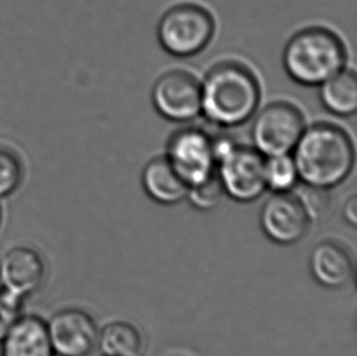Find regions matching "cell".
I'll use <instances>...</instances> for the list:
<instances>
[{
  "instance_id": "22",
  "label": "cell",
  "mask_w": 357,
  "mask_h": 356,
  "mask_svg": "<svg viewBox=\"0 0 357 356\" xmlns=\"http://www.w3.org/2000/svg\"><path fill=\"white\" fill-rule=\"evenodd\" d=\"M344 217L345 220L351 223V225H356L357 222V200L356 198L353 197L345 204L344 207Z\"/></svg>"
},
{
  "instance_id": "18",
  "label": "cell",
  "mask_w": 357,
  "mask_h": 356,
  "mask_svg": "<svg viewBox=\"0 0 357 356\" xmlns=\"http://www.w3.org/2000/svg\"><path fill=\"white\" fill-rule=\"evenodd\" d=\"M24 179V163L17 153L0 145V199L19 189Z\"/></svg>"
},
{
  "instance_id": "2",
  "label": "cell",
  "mask_w": 357,
  "mask_h": 356,
  "mask_svg": "<svg viewBox=\"0 0 357 356\" xmlns=\"http://www.w3.org/2000/svg\"><path fill=\"white\" fill-rule=\"evenodd\" d=\"M260 87L250 70L227 61L213 68L202 86V111L220 126L244 124L255 112Z\"/></svg>"
},
{
  "instance_id": "17",
  "label": "cell",
  "mask_w": 357,
  "mask_h": 356,
  "mask_svg": "<svg viewBox=\"0 0 357 356\" xmlns=\"http://www.w3.org/2000/svg\"><path fill=\"white\" fill-rule=\"evenodd\" d=\"M294 160L289 155L272 156L266 161V184L275 192H287L298 181Z\"/></svg>"
},
{
  "instance_id": "16",
  "label": "cell",
  "mask_w": 357,
  "mask_h": 356,
  "mask_svg": "<svg viewBox=\"0 0 357 356\" xmlns=\"http://www.w3.org/2000/svg\"><path fill=\"white\" fill-rule=\"evenodd\" d=\"M98 342L105 356H137L142 338L135 327L127 322H112L98 334Z\"/></svg>"
},
{
  "instance_id": "21",
  "label": "cell",
  "mask_w": 357,
  "mask_h": 356,
  "mask_svg": "<svg viewBox=\"0 0 357 356\" xmlns=\"http://www.w3.org/2000/svg\"><path fill=\"white\" fill-rule=\"evenodd\" d=\"M22 302L0 288V342L19 318Z\"/></svg>"
},
{
  "instance_id": "9",
  "label": "cell",
  "mask_w": 357,
  "mask_h": 356,
  "mask_svg": "<svg viewBox=\"0 0 357 356\" xmlns=\"http://www.w3.org/2000/svg\"><path fill=\"white\" fill-rule=\"evenodd\" d=\"M55 356H88L98 342V329L91 315L79 309H65L47 322Z\"/></svg>"
},
{
  "instance_id": "12",
  "label": "cell",
  "mask_w": 357,
  "mask_h": 356,
  "mask_svg": "<svg viewBox=\"0 0 357 356\" xmlns=\"http://www.w3.org/2000/svg\"><path fill=\"white\" fill-rule=\"evenodd\" d=\"M0 344L1 356H55L47 322L33 315H20Z\"/></svg>"
},
{
  "instance_id": "20",
  "label": "cell",
  "mask_w": 357,
  "mask_h": 356,
  "mask_svg": "<svg viewBox=\"0 0 357 356\" xmlns=\"http://www.w3.org/2000/svg\"><path fill=\"white\" fill-rule=\"evenodd\" d=\"M303 204L310 218H317L324 215L329 207V195L324 188L312 187L305 184V187L296 195Z\"/></svg>"
},
{
  "instance_id": "4",
  "label": "cell",
  "mask_w": 357,
  "mask_h": 356,
  "mask_svg": "<svg viewBox=\"0 0 357 356\" xmlns=\"http://www.w3.org/2000/svg\"><path fill=\"white\" fill-rule=\"evenodd\" d=\"M213 153L225 192L239 202H251L260 197L267 187L262 154L228 140L213 142Z\"/></svg>"
},
{
  "instance_id": "8",
  "label": "cell",
  "mask_w": 357,
  "mask_h": 356,
  "mask_svg": "<svg viewBox=\"0 0 357 356\" xmlns=\"http://www.w3.org/2000/svg\"><path fill=\"white\" fill-rule=\"evenodd\" d=\"M153 103L166 119L192 120L202 111V86L190 73L171 71L155 83Z\"/></svg>"
},
{
  "instance_id": "7",
  "label": "cell",
  "mask_w": 357,
  "mask_h": 356,
  "mask_svg": "<svg viewBox=\"0 0 357 356\" xmlns=\"http://www.w3.org/2000/svg\"><path fill=\"white\" fill-rule=\"evenodd\" d=\"M167 159L190 187L213 175L216 165L213 142L203 131H181L171 138Z\"/></svg>"
},
{
  "instance_id": "19",
  "label": "cell",
  "mask_w": 357,
  "mask_h": 356,
  "mask_svg": "<svg viewBox=\"0 0 357 356\" xmlns=\"http://www.w3.org/2000/svg\"><path fill=\"white\" fill-rule=\"evenodd\" d=\"M223 193L225 189L220 178L211 175L202 182L190 186L187 195L194 207L200 210H210L218 207V202L222 199Z\"/></svg>"
},
{
  "instance_id": "11",
  "label": "cell",
  "mask_w": 357,
  "mask_h": 356,
  "mask_svg": "<svg viewBox=\"0 0 357 356\" xmlns=\"http://www.w3.org/2000/svg\"><path fill=\"white\" fill-rule=\"evenodd\" d=\"M44 279L43 258L29 246H16L0 260V288L21 302L36 293Z\"/></svg>"
},
{
  "instance_id": "13",
  "label": "cell",
  "mask_w": 357,
  "mask_h": 356,
  "mask_svg": "<svg viewBox=\"0 0 357 356\" xmlns=\"http://www.w3.org/2000/svg\"><path fill=\"white\" fill-rule=\"evenodd\" d=\"M310 269L319 284L327 288H339L351 277L353 262L343 246L326 242L312 251Z\"/></svg>"
},
{
  "instance_id": "6",
  "label": "cell",
  "mask_w": 357,
  "mask_h": 356,
  "mask_svg": "<svg viewBox=\"0 0 357 356\" xmlns=\"http://www.w3.org/2000/svg\"><path fill=\"white\" fill-rule=\"evenodd\" d=\"M304 117L288 103L266 106L252 125L256 150L268 158L288 155L304 133Z\"/></svg>"
},
{
  "instance_id": "1",
  "label": "cell",
  "mask_w": 357,
  "mask_h": 356,
  "mask_svg": "<svg viewBox=\"0 0 357 356\" xmlns=\"http://www.w3.org/2000/svg\"><path fill=\"white\" fill-rule=\"evenodd\" d=\"M293 160L305 184L328 189L348 177L355 151L342 128L321 124L304 131L295 145Z\"/></svg>"
},
{
  "instance_id": "3",
  "label": "cell",
  "mask_w": 357,
  "mask_h": 356,
  "mask_svg": "<svg viewBox=\"0 0 357 356\" xmlns=\"http://www.w3.org/2000/svg\"><path fill=\"white\" fill-rule=\"evenodd\" d=\"M347 53L342 40L328 29H307L295 34L284 50L290 77L306 86H317L342 71Z\"/></svg>"
},
{
  "instance_id": "15",
  "label": "cell",
  "mask_w": 357,
  "mask_h": 356,
  "mask_svg": "<svg viewBox=\"0 0 357 356\" xmlns=\"http://www.w3.org/2000/svg\"><path fill=\"white\" fill-rule=\"evenodd\" d=\"M321 101L335 115H353L357 109L356 76L350 70H342L322 83Z\"/></svg>"
},
{
  "instance_id": "14",
  "label": "cell",
  "mask_w": 357,
  "mask_h": 356,
  "mask_svg": "<svg viewBox=\"0 0 357 356\" xmlns=\"http://www.w3.org/2000/svg\"><path fill=\"white\" fill-rule=\"evenodd\" d=\"M143 186L150 197L166 205L181 202L189 189L167 158H158L145 166Z\"/></svg>"
},
{
  "instance_id": "10",
  "label": "cell",
  "mask_w": 357,
  "mask_h": 356,
  "mask_svg": "<svg viewBox=\"0 0 357 356\" xmlns=\"http://www.w3.org/2000/svg\"><path fill=\"white\" fill-rule=\"evenodd\" d=\"M310 225L307 212L294 194L277 193L261 212V226L268 238L283 246L294 244L306 235Z\"/></svg>"
},
{
  "instance_id": "5",
  "label": "cell",
  "mask_w": 357,
  "mask_h": 356,
  "mask_svg": "<svg viewBox=\"0 0 357 356\" xmlns=\"http://www.w3.org/2000/svg\"><path fill=\"white\" fill-rule=\"evenodd\" d=\"M158 34L166 52L190 57L203 50L213 37V16L198 5H178L164 15Z\"/></svg>"
}]
</instances>
